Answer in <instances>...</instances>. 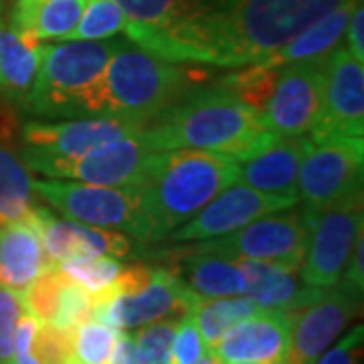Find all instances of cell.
<instances>
[{"label": "cell", "mask_w": 364, "mask_h": 364, "mask_svg": "<svg viewBox=\"0 0 364 364\" xmlns=\"http://www.w3.org/2000/svg\"><path fill=\"white\" fill-rule=\"evenodd\" d=\"M126 39L170 63L237 69L277 51L348 0H116Z\"/></svg>", "instance_id": "1"}, {"label": "cell", "mask_w": 364, "mask_h": 364, "mask_svg": "<svg viewBox=\"0 0 364 364\" xmlns=\"http://www.w3.org/2000/svg\"><path fill=\"white\" fill-rule=\"evenodd\" d=\"M138 138L152 150H207L243 162L275 138L261 112L221 85H198L146 122Z\"/></svg>", "instance_id": "2"}, {"label": "cell", "mask_w": 364, "mask_h": 364, "mask_svg": "<svg viewBox=\"0 0 364 364\" xmlns=\"http://www.w3.org/2000/svg\"><path fill=\"white\" fill-rule=\"evenodd\" d=\"M239 178V160L207 150H160L134 186L138 213L132 237L142 243L164 241L176 227Z\"/></svg>", "instance_id": "3"}, {"label": "cell", "mask_w": 364, "mask_h": 364, "mask_svg": "<svg viewBox=\"0 0 364 364\" xmlns=\"http://www.w3.org/2000/svg\"><path fill=\"white\" fill-rule=\"evenodd\" d=\"M208 79V71L196 63H170L124 39L105 67L93 116L146 124Z\"/></svg>", "instance_id": "4"}, {"label": "cell", "mask_w": 364, "mask_h": 364, "mask_svg": "<svg viewBox=\"0 0 364 364\" xmlns=\"http://www.w3.org/2000/svg\"><path fill=\"white\" fill-rule=\"evenodd\" d=\"M124 39L61 41L41 45V63L25 114L35 117H95L93 105L105 67Z\"/></svg>", "instance_id": "5"}, {"label": "cell", "mask_w": 364, "mask_h": 364, "mask_svg": "<svg viewBox=\"0 0 364 364\" xmlns=\"http://www.w3.org/2000/svg\"><path fill=\"white\" fill-rule=\"evenodd\" d=\"M142 122L119 117H73L65 122L31 119L21 128V158L26 168L53 178L63 164L90 150L142 130Z\"/></svg>", "instance_id": "6"}, {"label": "cell", "mask_w": 364, "mask_h": 364, "mask_svg": "<svg viewBox=\"0 0 364 364\" xmlns=\"http://www.w3.org/2000/svg\"><path fill=\"white\" fill-rule=\"evenodd\" d=\"M364 138L312 142L298 172V198L306 215H318L363 196Z\"/></svg>", "instance_id": "7"}, {"label": "cell", "mask_w": 364, "mask_h": 364, "mask_svg": "<svg viewBox=\"0 0 364 364\" xmlns=\"http://www.w3.org/2000/svg\"><path fill=\"white\" fill-rule=\"evenodd\" d=\"M308 233L310 219L296 205L263 215L233 233L205 239L203 243L193 245V249L237 259L265 261L291 272H299L301 261L306 257Z\"/></svg>", "instance_id": "8"}, {"label": "cell", "mask_w": 364, "mask_h": 364, "mask_svg": "<svg viewBox=\"0 0 364 364\" xmlns=\"http://www.w3.org/2000/svg\"><path fill=\"white\" fill-rule=\"evenodd\" d=\"M364 138V63L340 45L324 63L320 105L310 140Z\"/></svg>", "instance_id": "9"}, {"label": "cell", "mask_w": 364, "mask_h": 364, "mask_svg": "<svg viewBox=\"0 0 364 364\" xmlns=\"http://www.w3.org/2000/svg\"><path fill=\"white\" fill-rule=\"evenodd\" d=\"M306 217L310 219V233L299 279L310 287L336 286L354 243L363 233V196H354L338 207Z\"/></svg>", "instance_id": "10"}, {"label": "cell", "mask_w": 364, "mask_h": 364, "mask_svg": "<svg viewBox=\"0 0 364 364\" xmlns=\"http://www.w3.org/2000/svg\"><path fill=\"white\" fill-rule=\"evenodd\" d=\"M35 195L59 210L69 221L104 227L114 231H134L138 213V191L134 186H100L61 178L33 181Z\"/></svg>", "instance_id": "11"}, {"label": "cell", "mask_w": 364, "mask_h": 364, "mask_svg": "<svg viewBox=\"0 0 364 364\" xmlns=\"http://www.w3.org/2000/svg\"><path fill=\"white\" fill-rule=\"evenodd\" d=\"M363 294L344 284L322 287L306 306L289 310L287 364H314L360 310Z\"/></svg>", "instance_id": "12"}, {"label": "cell", "mask_w": 364, "mask_h": 364, "mask_svg": "<svg viewBox=\"0 0 364 364\" xmlns=\"http://www.w3.org/2000/svg\"><path fill=\"white\" fill-rule=\"evenodd\" d=\"M195 291L182 284L170 269H154V277L142 291L132 296H117L95 308L93 318L128 332L160 320H182L193 316L196 299Z\"/></svg>", "instance_id": "13"}, {"label": "cell", "mask_w": 364, "mask_h": 364, "mask_svg": "<svg viewBox=\"0 0 364 364\" xmlns=\"http://www.w3.org/2000/svg\"><path fill=\"white\" fill-rule=\"evenodd\" d=\"M299 200L296 196H279L255 191L243 182H233L208 205L200 208L191 221L176 227L166 237L170 241H205L223 237L245 227L247 223L259 219L263 215L277 213L284 208L296 207Z\"/></svg>", "instance_id": "14"}, {"label": "cell", "mask_w": 364, "mask_h": 364, "mask_svg": "<svg viewBox=\"0 0 364 364\" xmlns=\"http://www.w3.org/2000/svg\"><path fill=\"white\" fill-rule=\"evenodd\" d=\"M324 63L326 61H316L279 67L272 97L261 112L272 134L304 136L310 132L320 105Z\"/></svg>", "instance_id": "15"}, {"label": "cell", "mask_w": 364, "mask_h": 364, "mask_svg": "<svg viewBox=\"0 0 364 364\" xmlns=\"http://www.w3.org/2000/svg\"><path fill=\"white\" fill-rule=\"evenodd\" d=\"M160 150L148 148L136 136H128L116 142L104 144L87 154L63 164L53 178L79 181L100 186H138L148 174Z\"/></svg>", "instance_id": "16"}, {"label": "cell", "mask_w": 364, "mask_h": 364, "mask_svg": "<svg viewBox=\"0 0 364 364\" xmlns=\"http://www.w3.org/2000/svg\"><path fill=\"white\" fill-rule=\"evenodd\" d=\"M289 350V318L284 310H261L231 326L213 352L223 363L284 364Z\"/></svg>", "instance_id": "17"}, {"label": "cell", "mask_w": 364, "mask_h": 364, "mask_svg": "<svg viewBox=\"0 0 364 364\" xmlns=\"http://www.w3.org/2000/svg\"><path fill=\"white\" fill-rule=\"evenodd\" d=\"M310 146L306 136H275L257 154L239 162L237 181L261 193L298 198V172Z\"/></svg>", "instance_id": "18"}, {"label": "cell", "mask_w": 364, "mask_h": 364, "mask_svg": "<svg viewBox=\"0 0 364 364\" xmlns=\"http://www.w3.org/2000/svg\"><path fill=\"white\" fill-rule=\"evenodd\" d=\"M356 2L358 0H348L336 9H332L330 13H326L324 16L316 18L312 25L299 31L294 39L287 41L277 51L257 61V65L284 67L291 63L326 61L342 45Z\"/></svg>", "instance_id": "19"}, {"label": "cell", "mask_w": 364, "mask_h": 364, "mask_svg": "<svg viewBox=\"0 0 364 364\" xmlns=\"http://www.w3.org/2000/svg\"><path fill=\"white\" fill-rule=\"evenodd\" d=\"M47 265L41 235L28 217L0 227V289L21 296Z\"/></svg>", "instance_id": "20"}, {"label": "cell", "mask_w": 364, "mask_h": 364, "mask_svg": "<svg viewBox=\"0 0 364 364\" xmlns=\"http://www.w3.org/2000/svg\"><path fill=\"white\" fill-rule=\"evenodd\" d=\"M83 9L85 0H14L9 25L28 45L67 41Z\"/></svg>", "instance_id": "21"}, {"label": "cell", "mask_w": 364, "mask_h": 364, "mask_svg": "<svg viewBox=\"0 0 364 364\" xmlns=\"http://www.w3.org/2000/svg\"><path fill=\"white\" fill-rule=\"evenodd\" d=\"M172 273L200 298L245 296V273L235 257L188 247Z\"/></svg>", "instance_id": "22"}, {"label": "cell", "mask_w": 364, "mask_h": 364, "mask_svg": "<svg viewBox=\"0 0 364 364\" xmlns=\"http://www.w3.org/2000/svg\"><path fill=\"white\" fill-rule=\"evenodd\" d=\"M237 259V257H235ZM245 273V296L261 310H296L318 296L322 287L299 286L296 272L257 259H239Z\"/></svg>", "instance_id": "23"}, {"label": "cell", "mask_w": 364, "mask_h": 364, "mask_svg": "<svg viewBox=\"0 0 364 364\" xmlns=\"http://www.w3.org/2000/svg\"><path fill=\"white\" fill-rule=\"evenodd\" d=\"M4 9V6H2ZM0 9V102L23 109L33 90L41 63V45L21 39Z\"/></svg>", "instance_id": "24"}, {"label": "cell", "mask_w": 364, "mask_h": 364, "mask_svg": "<svg viewBox=\"0 0 364 364\" xmlns=\"http://www.w3.org/2000/svg\"><path fill=\"white\" fill-rule=\"evenodd\" d=\"M33 181L21 154L11 146H0V227L25 219L37 207Z\"/></svg>", "instance_id": "25"}, {"label": "cell", "mask_w": 364, "mask_h": 364, "mask_svg": "<svg viewBox=\"0 0 364 364\" xmlns=\"http://www.w3.org/2000/svg\"><path fill=\"white\" fill-rule=\"evenodd\" d=\"M261 308L247 296L227 298H198L193 310L196 330L207 348H215L221 336L237 322L259 314Z\"/></svg>", "instance_id": "26"}, {"label": "cell", "mask_w": 364, "mask_h": 364, "mask_svg": "<svg viewBox=\"0 0 364 364\" xmlns=\"http://www.w3.org/2000/svg\"><path fill=\"white\" fill-rule=\"evenodd\" d=\"M277 73H279V67H263L251 63V65L237 67L235 71L227 73L225 77L217 81V85L231 91L243 104L255 107L257 112H263L267 100L272 97Z\"/></svg>", "instance_id": "27"}, {"label": "cell", "mask_w": 364, "mask_h": 364, "mask_svg": "<svg viewBox=\"0 0 364 364\" xmlns=\"http://www.w3.org/2000/svg\"><path fill=\"white\" fill-rule=\"evenodd\" d=\"M130 16L116 0H85V9L75 31L67 41H100L112 39L126 33Z\"/></svg>", "instance_id": "28"}, {"label": "cell", "mask_w": 364, "mask_h": 364, "mask_svg": "<svg viewBox=\"0 0 364 364\" xmlns=\"http://www.w3.org/2000/svg\"><path fill=\"white\" fill-rule=\"evenodd\" d=\"M55 265L65 275L67 282L83 287L90 294H100L112 286L122 269L119 259L107 255H79L59 261Z\"/></svg>", "instance_id": "29"}, {"label": "cell", "mask_w": 364, "mask_h": 364, "mask_svg": "<svg viewBox=\"0 0 364 364\" xmlns=\"http://www.w3.org/2000/svg\"><path fill=\"white\" fill-rule=\"evenodd\" d=\"M67 279L57 265H47L21 294L25 312L39 322H55Z\"/></svg>", "instance_id": "30"}, {"label": "cell", "mask_w": 364, "mask_h": 364, "mask_svg": "<svg viewBox=\"0 0 364 364\" xmlns=\"http://www.w3.org/2000/svg\"><path fill=\"white\" fill-rule=\"evenodd\" d=\"M119 336L116 328L100 320H90L75 328L71 364H107Z\"/></svg>", "instance_id": "31"}, {"label": "cell", "mask_w": 364, "mask_h": 364, "mask_svg": "<svg viewBox=\"0 0 364 364\" xmlns=\"http://www.w3.org/2000/svg\"><path fill=\"white\" fill-rule=\"evenodd\" d=\"M75 328L39 322L28 352L39 364H71Z\"/></svg>", "instance_id": "32"}, {"label": "cell", "mask_w": 364, "mask_h": 364, "mask_svg": "<svg viewBox=\"0 0 364 364\" xmlns=\"http://www.w3.org/2000/svg\"><path fill=\"white\" fill-rule=\"evenodd\" d=\"M181 320H160L154 324L142 326L134 342L142 356L144 364H170V346Z\"/></svg>", "instance_id": "33"}, {"label": "cell", "mask_w": 364, "mask_h": 364, "mask_svg": "<svg viewBox=\"0 0 364 364\" xmlns=\"http://www.w3.org/2000/svg\"><path fill=\"white\" fill-rule=\"evenodd\" d=\"M93 318V299L90 291H85L83 287L75 286L71 282H67L61 294L59 301V312L53 324L65 326V328H77L85 324Z\"/></svg>", "instance_id": "34"}, {"label": "cell", "mask_w": 364, "mask_h": 364, "mask_svg": "<svg viewBox=\"0 0 364 364\" xmlns=\"http://www.w3.org/2000/svg\"><path fill=\"white\" fill-rule=\"evenodd\" d=\"M25 306L18 294L0 289V364H14V332Z\"/></svg>", "instance_id": "35"}, {"label": "cell", "mask_w": 364, "mask_h": 364, "mask_svg": "<svg viewBox=\"0 0 364 364\" xmlns=\"http://www.w3.org/2000/svg\"><path fill=\"white\" fill-rule=\"evenodd\" d=\"M205 350L207 346L196 330L193 316L182 318L176 326L172 346H170V364H195Z\"/></svg>", "instance_id": "36"}, {"label": "cell", "mask_w": 364, "mask_h": 364, "mask_svg": "<svg viewBox=\"0 0 364 364\" xmlns=\"http://www.w3.org/2000/svg\"><path fill=\"white\" fill-rule=\"evenodd\" d=\"M363 326H356L314 364H363Z\"/></svg>", "instance_id": "37"}, {"label": "cell", "mask_w": 364, "mask_h": 364, "mask_svg": "<svg viewBox=\"0 0 364 364\" xmlns=\"http://www.w3.org/2000/svg\"><path fill=\"white\" fill-rule=\"evenodd\" d=\"M23 128V109L9 102H0V146H11L18 142Z\"/></svg>", "instance_id": "38"}, {"label": "cell", "mask_w": 364, "mask_h": 364, "mask_svg": "<svg viewBox=\"0 0 364 364\" xmlns=\"http://www.w3.org/2000/svg\"><path fill=\"white\" fill-rule=\"evenodd\" d=\"M344 39L348 41L346 49L364 63V6L363 0L356 2L354 11L350 14V21H348V26H346V35Z\"/></svg>", "instance_id": "39"}, {"label": "cell", "mask_w": 364, "mask_h": 364, "mask_svg": "<svg viewBox=\"0 0 364 364\" xmlns=\"http://www.w3.org/2000/svg\"><path fill=\"white\" fill-rule=\"evenodd\" d=\"M107 364H144L142 356L138 352V346L134 342L132 334L119 332V336L116 340V346L107 358Z\"/></svg>", "instance_id": "40"}, {"label": "cell", "mask_w": 364, "mask_h": 364, "mask_svg": "<svg viewBox=\"0 0 364 364\" xmlns=\"http://www.w3.org/2000/svg\"><path fill=\"white\" fill-rule=\"evenodd\" d=\"M195 364H223V360L215 354V352L210 350V348H207V350L203 352V356L196 360Z\"/></svg>", "instance_id": "41"}, {"label": "cell", "mask_w": 364, "mask_h": 364, "mask_svg": "<svg viewBox=\"0 0 364 364\" xmlns=\"http://www.w3.org/2000/svg\"><path fill=\"white\" fill-rule=\"evenodd\" d=\"M227 364H255V363H227Z\"/></svg>", "instance_id": "42"}, {"label": "cell", "mask_w": 364, "mask_h": 364, "mask_svg": "<svg viewBox=\"0 0 364 364\" xmlns=\"http://www.w3.org/2000/svg\"><path fill=\"white\" fill-rule=\"evenodd\" d=\"M4 2H6V0H0V9H2V6H4Z\"/></svg>", "instance_id": "43"}]
</instances>
